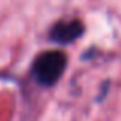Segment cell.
Masks as SVG:
<instances>
[{
	"label": "cell",
	"mask_w": 121,
	"mask_h": 121,
	"mask_svg": "<svg viewBox=\"0 0 121 121\" xmlns=\"http://www.w3.org/2000/svg\"><path fill=\"white\" fill-rule=\"evenodd\" d=\"M68 57L61 51H44L32 63V75L41 86H54L61 78Z\"/></svg>",
	"instance_id": "6da1fadb"
},
{
	"label": "cell",
	"mask_w": 121,
	"mask_h": 121,
	"mask_svg": "<svg viewBox=\"0 0 121 121\" xmlns=\"http://www.w3.org/2000/svg\"><path fill=\"white\" fill-rule=\"evenodd\" d=\"M83 32H84V26L80 20L58 22L52 26V29L49 32V39L55 43L69 44L77 40Z\"/></svg>",
	"instance_id": "7a4b0ae2"
}]
</instances>
